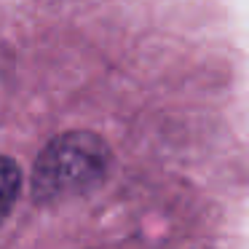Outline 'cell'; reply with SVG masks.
I'll list each match as a JSON object with an SVG mask.
<instances>
[{
    "instance_id": "cell-1",
    "label": "cell",
    "mask_w": 249,
    "mask_h": 249,
    "mask_svg": "<svg viewBox=\"0 0 249 249\" xmlns=\"http://www.w3.org/2000/svg\"><path fill=\"white\" fill-rule=\"evenodd\" d=\"M113 153L94 131H65L40 150L33 169V201L56 204L94 190L110 172Z\"/></svg>"
},
{
    "instance_id": "cell-2",
    "label": "cell",
    "mask_w": 249,
    "mask_h": 249,
    "mask_svg": "<svg viewBox=\"0 0 249 249\" xmlns=\"http://www.w3.org/2000/svg\"><path fill=\"white\" fill-rule=\"evenodd\" d=\"M19 188H22V172L11 158L0 156V222L11 214L17 204Z\"/></svg>"
}]
</instances>
